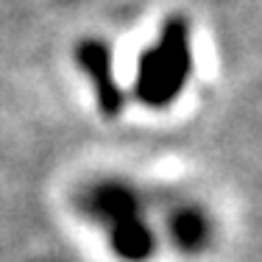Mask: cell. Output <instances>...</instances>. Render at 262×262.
<instances>
[{"label": "cell", "instance_id": "277c9868", "mask_svg": "<svg viewBox=\"0 0 262 262\" xmlns=\"http://www.w3.org/2000/svg\"><path fill=\"white\" fill-rule=\"evenodd\" d=\"M112 248L123 259L140 262L154 251V234L142 223V217H131V221H123L117 226H112Z\"/></svg>", "mask_w": 262, "mask_h": 262}, {"label": "cell", "instance_id": "7a4b0ae2", "mask_svg": "<svg viewBox=\"0 0 262 262\" xmlns=\"http://www.w3.org/2000/svg\"><path fill=\"white\" fill-rule=\"evenodd\" d=\"M78 64L90 73L92 84H95V92H98V101H101V109L106 115H117L123 106V95L115 84V76H112L109 48L101 45L98 39L81 42L78 45Z\"/></svg>", "mask_w": 262, "mask_h": 262}, {"label": "cell", "instance_id": "5b68a950", "mask_svg": "<svg viewBox=\"0 0 262 262\" xmlns=\"http://www.w3.org/2000/svg\"><path fill=\"white\" fill-rule=\"evenodd\" d=\"M170 232H173V237H176V243L182 248H201L204 240H207V234H209V226H207V221H204L201 212L182 209L176 217H173Z\"/></svg>", "mask_w": 262, "mask_h": 262}, {"label": "cell", "instance_id": "3957f363", "mask_svg": "<svg viewBox=\"0 0 262 262\" xmlns=\"http://www.w3.org/2000/svg\"><path fill=\"white\" fill-rule=\"evenodd\" d=\"M86 204H90V209L98 217L109 221L112 226H117L123 221H131V217H140V201H137V195L126 184H117V182H103V184L92 187Z\"/></svg>", "mask_w": 262, "mask_h": 262}, {"label": "cell", "instance_id": "6da1fadb", "mask_svg": "<svg viewBox=\"0 0 262 262\" xmlns=\"http://www.w3.org/2000/svg\"><path fill=\"white\" fill-rule=\"evenodd\" d=\"M190 34L182 20H170L159 42L148 48L137 70V95L148 106H167L190 76Z\"/></svg>", "mask_w": 262, "mask_h": 262}]
</instances>
